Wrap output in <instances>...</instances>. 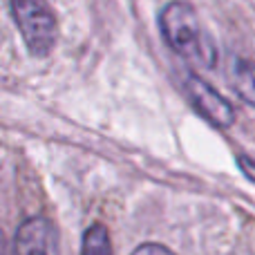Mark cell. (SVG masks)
Masks as SVG:
<instances>
[{
    "instance_id": "1",
    "label": "cell",
    "mask_w": 255,
    "mask_h": 255,
    "mask_svg": "<svg viewBox=\"0 0 255 255\" xmlns=\"http://www.w3.org/2000/svg\"><path fill=\"white\" fill-rule=\"evenodd\" d=\"M159 31L168 47L175 54H179L181 58L195 61L204 67L215 65L217 52L211 38L204 34L193 4L184 2V0L168 2L159 13Z\"/></svg>"
},
{
    "instance_id": "2",
    "label": "cell",
    "mask_w": 255,
    "mask_h": 255,
    "mask_svg": "<svg viewBox=\"0 0 255 255\" xmlns=\"http://www.w3.org/2000/svg\"><path fill=\"white\" fill-rule=\"evenodd\" d=\"M11 16L31 56H47L58 40V20L47 0H11Z\"/></svg>"
},
{
    "instance_id": "3",
    "label": "cell",
    "mask_w": 255,
    "mask_h": 255,
    "mask_svg": "<svg viewBox=\"0 0 255 255\" xmlns=\"http://www.w3.org/2000/svg\"><path fill=\"white\" fill-rule=\"evenodd\" d=\"M184 92L186 99L190 101V106L195 108L202 119H206L213 128H220V130H226L235 124V110L211 83L202 79V76L188 74L184 76Z\"/></svg>"
},
{
    "instance_id": "4",
    "label": "cell",
    "mask_w": 255,
    "mask_h": 255,
    "mask_svg": "<svg viewBox=\"0 0 255 255\" xmlns=\"http://www.w3.org/2000/svg\"><path fill=\"white\" fill-rule=\"evenodd\" d=\"M16 255H56V231L47 217H29L16 231L13 238Z\"/></svg>"
},
{
    "instance_id": "5",
    "label": "cell",
    "mask_w": 255,
    "mask_h": 255,
    "mask_svg": "<svg viewBox=\"0 0 255 255\" xmlns=\"http://www.w3.org/2000/svg\"><path fill=\"white\" fill-rule=\"evenodd\" d=\"M231 85L235 94L255 108V63L249 58H235L233 70H231Z\"/></svg>"
},
{
    "instance_id": "6",
    "label": "cell",
    "mask_w": 255,
    "mask_h": 255,
    "mask_svg": "<svg viewBox=\"0 0 255 255\" xmlns=\"http://www.w3.org/2000/svg\"><path fill=\"white\" fill-rule=\"evenodd\" d=\"M81 255H112V242L106 224L94 222L85 229L81 240Z\"/></svg>"
},
{
    "instance_id": "7",
    "label": "cell",
    "mask_w": 255,
    "mask_h": 255,
    "mask_svg": "<svg viewBox=\"0 0 255 255\" xmlns=\"http://www.w3.org/2000/svg\"><path fill=\"white\" fill-rule=\"evenodd\" d=\"M130 255H177L175 251H170L168 247L163 244H154V242H145L141 247H136Z\"/></svg>"
},
{
    "instance_id": "8",
    "label": "cell",
    "mask_w": 255,
    "mask_h": 255,
    "mask_svg": "<svg viewBox=\"0 0 255 255\" xmlns=\"http://www.w3.org/2000/svg\"><path fill=\"white\" fill-rule=\"evenodd\" d=\"M235 161H238V168L242 170V175L247 177L249 181H253L255 184V159L249 157V154H238Z\"/></svg>"
},
{
    "instance_id": "9",
    "label": "cell",
    "mask_w": 255,
    "mask_h": 255,
    "mask_svg": "<svg viewBox=\"0 0 255 255\" xmlns=\"http://www.w3.org/2000/svg\"><path fill=\"white\" fill-rule=\"evenodd\" d=\"M0 255H9L7 253V240H4V233L0 231Z\"/></svg>"
}]
</instances>
